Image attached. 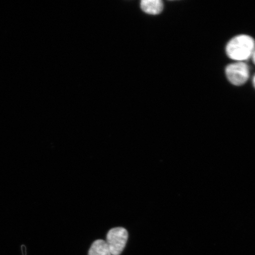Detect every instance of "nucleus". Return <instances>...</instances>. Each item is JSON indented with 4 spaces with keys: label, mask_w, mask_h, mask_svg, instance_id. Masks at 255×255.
Returning <instances> with one entry per match:
<instances>
[{
    "label": "nucleus",
    "mask_w": 255,
    "mask_h": 255,
    "mask_svg": "<svg viewBox=\"0 0 255 255\" xmlns=\"http://www.w3.org/2000/svg\"><path fill=\"white\" fill-rule=\"evenodd\" d=\"M88 255H112L106 241L98 239L92 244Z\"/></svg>",
    "instance_id": "nucleus-5"
},
{
    "label": "nucleus",
    "mask_w": 255,
    "mask_h": 255,
    "mask_svg": "<svg viewBox=\"0 0 255 255\" xmlns=\"http://www.w3.org/2000/svg\"><path fill=\"white\" fill-rule=\"evenodd\" d=\"M226 75L229 81L236 86L244 85L250 78V68L246 63L238 62L226 68Z\"/></svg>",
    "instance_id": "nucleus-3"
},
{
    "label": "nucleus",
    "mask_w": 255,
    "mask_h": 255,
    "mask_svg": "<svg viewBox=\"0 0 255 255\" xmlns=\"http://www.w3.org/2000/svg\"><path fill=\"white\" fill-rule=\"evenodd\" d=\"M141 8L145 13L157 15L161 13L163 9V3L160 0H142Z\"/></svg>",
    "instance_id": "nucleus-4"
},
{
    "label": "nucleus",
    "mask_w": 255,
    "mask_h": 255,
    "mask_svg": "<svg viewBox=\"0 0 255 255\" xmlns=\"http://www.w3.org/2000/svg\"><path fill=\"white\" fill-rule=\"evenodd\" d=\"M252 59H253V62L255 65V50L254 51L253 56H252Z\"/></svg>",
    "instance_id": "nucleus-6"
},
{
    "label": "nucleus",
    "mask_w": 255,
    "mask_h": 255,
    "mask_svg": "<svg viewBox=\"0 0 255 255\" xmlns=\"http://www.w3.org/2000/svg\"><path fill=\"white\" fill-rule=\"evenodd\" d=\"M226 50L229 58L244 62L253 56L255 50V41L248 35H239L229 41Z\"/></svg>",
    "instance_id": "nucleus-1"
},
{
    "label": "nucleus",
    "mask_w": 255,
    "mask_h": 255,
    "mask_svg": "<svg viewBox=\"0 0 255 255\" xmlns=\"http://www.w3.org/2000/svg\"><path fill=\"white\" fill-rule=\"evenodd\" d=\"M128 233L126 229L117 227L110 229L107 235V243L112 255H120L126 247Z\"/></svg>",
    "instance_id": "nucleus-2"
},
{
    "label": "nucleus",
    "mask_w": 255,
    "mask_h": 255,
    "mask_svg": "<svg viewBox=\"0 0 255 255\" xmlns=\"http://www.w3.org/2000/svg\"><path fill=\"white\" fill-rule=\"evenodd\" d=\"M253 84H254V87L255 88V75L254 76V78H253Z\"/></svg>",
    "instance_id": "nucleus-7"
}]
</instances>
